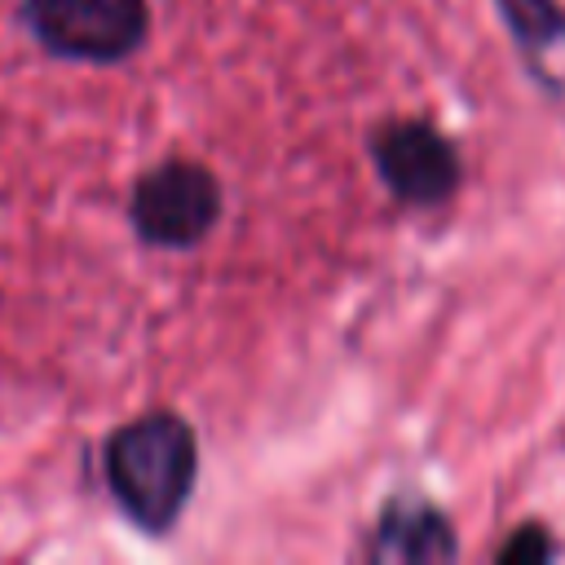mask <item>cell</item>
I'll return each mask as SVG.
<instances>
[{
  "mask_svg": "<svg viewBox=\"0 0 565 565\" xmlns=\"http://www.w3.org/2000/svg\"><path fill=\"white\" fill-rule=\"evenodd\" d=\"M22 18L44 49L79 62H119L150 26L146 0H26Z\"/></svg>",
  "mask_w": 565,
  "mask_h": 565,
  "instance_id": "2",
  "label": "cell"
},
{
  "mask_svg": "<svg viewBox=\"0 0 565 565\" xmlns=\"http://www.w3.org/2000/svg\"><path fill=\"white\" fill-rule=\"evenodd\" d=\"M132 225L154 247H194L221 216V185L203 163L168 159L132 190Z\"/></svg>",
  "mask_w": 565,
  "mask_h": 565,
  "instance_id": "3",
  "label": "cell"
},
{
  "mask_svg": "<svg viewBox=\"0 0 565 565\" xmlns=\"http://www.w3.org/2000/svg\"><path fill=\"white\" fill-rule=\"evenodd\" d=\"M512 44L539 88L565 97V4L561 0H494Z\"/></svg>",
  "mask_w": 565,
  "mask_h": 565,
  "instance_id": "6",
  "label": "cell"
},
{
  "mask_svg": "<svg viewBox=\"0 0 565 565\" xmlns=\"http://www.w3.org/2000/svg\"><path fill=\"white\" fill-rule=\"evenodd\" d=\"M358 556L380 561V565H428V561H455L459 556V539L446 521V512L437 503H428L424 494H393L375 525L366 530V543L358 547Z\"/></svg>",
  "mask_w": 565,
  "mask_h": 565,
  "instance_id": "5",
  "label": "cell"
},
{
  "mask_svg": "<svg viewBox=\"0 0 565 565\" xmlns=\"http://www.w3.org/2000/svg\"><path fill=\"white\" fill-rule=\"evenodd\" d=\"M556 543L547 539L543 525H516L508 543H499V561H552Z\"/></svg>",
  "mask_w": 565,
  "mask_h": 565,
  "instance_id": "7",
  "label": "cell"
},
{
  "mask_svg": "<svg viewBox=\"0 0 565 565\" xmlns=\"http://www.w3.org/2000/svg\"><path fill=\"white\" fill-rule=\"evenodd\" d=\"M194 472H199L194 433L172 411L141 415L106 441V481L119 508L150 534H163L181 516L194 490Z\"/></svg>",
  "mask_w": 565,
  "mask_h": 565,
  "instance_id": "1",
  "label": "cell"
},
{
  "mask_svg": "<svg viewBox=\"0 0 565 565\" xmlns=\"http://www.w3.org/2000/svg\"><path fill=\"white\" fill-rule=\"evenodd\" d=\"M371 163L388 194L411 207H437L459 190V150L428 119H384L371 132Z\"/></svg>",
  "mask_w": 565,
  "mask_h": 565,
  "instance_id": "4",
  "label": "cell"
}]
</instances>
